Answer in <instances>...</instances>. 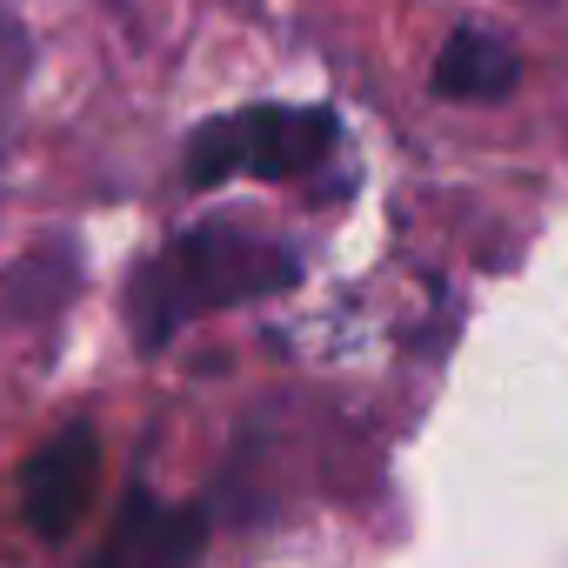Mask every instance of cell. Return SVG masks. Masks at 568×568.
I'll list each match as a JSON object with an SVG mask.
<instances>
[{"label": "cell", "mask_w": 568, "mask_h": 568, "mask_svg": "<svg viewBox=\"0 0 568 568\" xmlns=\"http://www.w3.org/2000/svg\"><path fill=\"white\" fill-rule=\"evenodd\" d=\"M94 488H101V435L94 422H68L54 428L14 475V495H21V521L41 535V541H68L88 508H94Z\"/></svg>", "instance_id": "obj_3"}, {"label": "cell", "mask_w": 568, "mask_h": 568, "mask_svg": "<svg viewBox=\"0 0 568 568\" xmlns=\"http://www.w3.org/2000/svg\"><path fill=\"white\" fill-rule=\"evenodd\" d=\"M295 281H302L295 247H281L274 234H254V227H234V221H201V227H181L161 254H148L134 267L128 322H134V342L148 355H161L187 322L288 295Z\"/></svg>", "instance_id": "obj_1"}, {"label": "cell", "mask_w": 568, "mask_h": 568, "mask_svg": "<svg viewBox=\"0 0 568 568\" xmlns=\"http://www.w3.org/2000/svg\"><path fill=\"white\" fill-rule=\"evenodd\" d=\"M428 88L455 108H495L521 88V48L481 21H462L448 28V41L435 48V68H428Z\"/></svg>", "instance_id": "obj_5"}, {"label": "cell", "mask_w": 568, "mask_h": 568, "mask_svg": "<svg viewBox=\"0 0 568 568\" xmlns=\"http://www.w3.org/2000/svg\"><path fill=\"white\" fill-rule=\"evenodd\" d=\"M342 141L335 108H288L254 101L234 114H214L187 134L181 174L187 187H227V181H302L315 174Z\"/></svg>", "instance_id": "obj_2"}, {"label": "cell", "mask_w": 568, "mask_h": 568, "mask_svg": "<svg viewBox=\"0 0 568 568\" xmlns=\"http://www.w3.org/2000/svg\"><path fill=\"white\" fill-rule=\"evenodd\" d=\"M201 548H207V515L194 501L181 508V501H161V495L134 488L114 508V521H108L101 548L88 555V568H194Z\"/></svg>", "instance_id": "obj_4"}]
</instances>
